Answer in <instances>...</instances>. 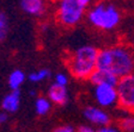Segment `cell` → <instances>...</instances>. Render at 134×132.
<instances>
[{
	"instance_id": "obj_19",
	"label": "cell",
	"mask_w": 134,
	"mask_h": 132,
	"mask_svg": "<svg viewBox=\"0 0 134 132\" xmlns=\"http://www.w3.org/2000/svg\"><path fill=\"white\" fill-rule=\"evenodd\" d=\"M77 131L78 132H98V130L93 129V127L90 126V125H81V126L78 127Z\"/></svg>"
},
{
	"instance_id": "obj_14",
	"label": "cell",
	"mask_w": 134,
	"mask_h": 132,
	"mask_svg": "<svg viewBox=\"0 0 134 132\" xmlns=\"http://www.w3.org/2000/svg\"><path fill=\"white\" fill-rule=\"evenodd\" d=\"M119 127L123 132H134V114L122 117L119 120Z\"/></svg>"
},
{
	"instance_id": "obj_16",
	"label": "cell",
	"mask_w": 134,
	"mask_h": 132,
	"mask_svg": "<svg viewBox=\"0 0 134 132\" xmlns=\"http://www.w3.org/2000/svg\"><path fill=\"white\" fill-rule=\"evenodd\" d=\"M8 32V20L4 12H0V42L6 38Z\"/></svg>"
},
{
	"instance_id": "obj_8",
	"label": "cell",
	"mask_w": 134,
	"mask_h": 132,
	"mask_svg": "<svg viewBox=\"0 0 134 132\" xmlns=\"http://www.w3.org/2000/svg\"><path fill=\"white\" fill-rule=\"evenodd\" d=\"M89 81L93 86H97V85H110V86L116 87L117 82H119V79H117L115 75L110 74V73L97 69V70H96V72L91 75V77L89 79Z\"/></svg>"
},
{
	"instance_id": "obj_11",
	"label": "cell",
	"mask_w": 134,
	"mask_h": 132,
	"mask_svg": "<svg viewBox=\"0 0 134 132\" xmlns=\"http://www.w3.org/2000/svg\"><path fill=\"white\" fill-rule=\"evenodd\" d=\"M1 106H3L4 112H17L20 106V91H11V93L5 95Z\"/></svg>"
},
{
	"instance_id": "obj_2",
	"label": "cell",
	"mask_w": 134,
	"mask_h": 132,
	"mask_svg": "<svg viewBox=\"0 0 134 132\" xmlns=\"http://www.w3.org/2000/svg\"><path fill=\"white\" fill-rule=\"evenodd\" d=\"M99 50L93 45H83L70 54L67 67L73 77L78 80H89L97 70Z\"/></svg>"
},
{
	"instance_id": "obj_13",
	"label": "cell",
	"mask_w": 134,
	"mask_h": 132,
	"mask_svg": "<svg viewBox=\"0 0 134 132\" xmlns=\"http://www.w3.org/2000/svg\"><path fill=\"white\" fill-rule=\"evenodd\" d=\"M52 108V102L49 99L44 96H37L35 100V111L38 116H46L48 114Z\"/></svg>"
},
{
	"instance_id": "obj_17",
	"label": "cell",
	"mask_w": 134,
	"mask_h": 132,
	"mask_svg": "<svg viewBox=\"0 0 134 132\" xmlns=\"http://www.w3.org/2000/svg\"><path fill=\"white\" fill-rule=\"evenodd\" d=\"M54 83L62 86V87H66L67 83H68V76L66 74H64V73H58L55 75V82Z\"/></svg>"
},
{
	"instance_id": "obj_21",
	"label": "cell",
	"mask_w": 134,
	"mask_h": 132,
	"mask_svg": "<svg viewBox=\"0 0 134 132\" xmlns=\"http://www.w3.org/2000/svg\"><path fill=\"white\" fill-rule=\"evenodd\" d=\"M8 119V114L6 112H0V124H5Z\"/></svg>"
},
{
	"instance_id": "obj_5",
	"label": "cell",
	"mask_w": 134,
	"mask_h": 132,
	"mask_svg": "<svg viewBox=\"0 0 134 132\" xmlns=\"http://www.w3.org/2000/svg\"><path fill=\"white\" fill-rule=\"evenodd\" d=\"M116 91L119 98L117 106L125 112L134 114V74L119 79Z\"/></svg>"
},
{
	"instance_id": "obj_4",
	"label": "cell",
	"mask_w": 134,
	"mask_h": 132,
	"mask_svg": "<svg viewBox=\"0 0 134 132\" xmlns=\"http://www.w3.org/2000/svg\"><path fill=\"white\" fill-rule=\"evenodd\" d=\"M90 4V0H62L56 8V19L66 28H73L84 18Z\"/></svg>"
},
{
	"instance_id": "obj_6",
	"label": "cell",
	"mask_w": 134,
	"mask_h": 132,
	"mask_svg": "<svg viewBox=\"0 0 134 132\" xmlns=\"http://www.w3.org/2000/svg\"><path fill=\"white\" fill-rule=\"evenodd\" d=\"M93 99L97 102L98 107L100 108H109L117 106L119 98H117L116 87L110 85H97L93 86L92 89Z\"/></svg>"
},
{
	"instance_id": "obj_20",
	"label": "cell",
	"mask_w": 134,
	"mask_h": 132,
	"mask_svg": "<svg viewBox=\"0 0 134 132\" xmlns=\"http://www.w3.org/2000/svg\"><path fill=\"white\" fill-rule=\"evenodd\" d=\"M98 132H121L120 129H117V127H114V126H104V127H100L98 130Z\"/></svg>"
},
{
	"instance_id": "obj_12",
	"label": "cell",
	"mask_w": 134,
	"mask_h": 132,
	"mask_svg": "<svg viewBox=\"0 0 134 132\" xmlns=\"http://www.w3.org/2000/svg\"><path fill=\"white\" fill-rule=\"evenodd\" d=\"M25 81V74L20 69H16L10 74L8 76V86L11 88V91H19L20 86Z\"/></svg>"
},
{
	"instance_id": "obj_1",
	"label": "cell",
	"mask_w": 134,
	"mask_h": 132,
	"mask_svg": "<svg viewBox=\"0 0 134 132\" xmlns=\"http://www.w3.org/2000/svg\"><path fill=\"white\" fill-rule=\"evenodd\" d=\"M97 69L117 79L134 74V50L129 45H113L99 50Z\"/></svg>"
},
{
	"instance_id": "obj_23",
	"label": "cell",
	"mask_w": 134,
	"mask_h": 132,
	"mask_svg": "<svg viewBox=\"0 0 134 132\" xmlns=\"http://www.w3.org/2000/svg\"><path fill=\"white\" fill-rule=\"evenodd\" d=\"M30 94H31V95H36V92H35V91H34V89H32V91L30 92Z\"/></svg>"
},
{
	"instance_id": "obj_7",
	"label": "cell",
	"mask_w": 134,
	"mask_h": 132,
	"mask_svg": "<svg viewBox=\"0 0 134 132\" xmlns=\"http://www.w3.org/2000/svg\"><path fill=\"white\" fill-rule=\"evenodd\" d=\"M83 114L87 121H90L93 125L99 126V129L104 126H109L110 121H111L109 113L103 108L98 107V106H87V107L84 108Z\"/></svg>"
},
{
	"instance_id": "obj_10",
	"label": "cell",
	"mask_w": 134,
	"mask_h": 132,
	"mask_svg": "<svg viewBox=\"0 0 134 132\" xmlns=\"http://www.w3.org/2000/svg\"><path fill=\"white\" fill-rule=\"evenodd\" d=\"M20 8L31 16H41L46 11V3L43 0H22Z\"/></svg>"
},
{
	"instance_id": "obj_9",
	"label": "cell",
	"mask_w": 134,
	"mask_h": 132,
	"mask_svg": "<svg viewBox=\"0 0 134 132\" xmlns=\"http://www.w3.org/2000/svg\"><path fill=\"white\" fill-rule=\"evenodd\" d=\"M48 98L50 102H54L56 105H65L68 101V93H67V88L59 86L56 83L49 87L48 89Z\"/></svg>"
},
{
	"instance_id": "obj_3",
	"label": "cell",
	"mask_w": 134,
	"mask_h": 132,
	"mask_svg": "<svg viewBox=\"0 0 134 132\" xmlns=\"http://www.w3.org/2000/svg\"><path fill=\"white\" fill-rule=\"evenodd\" d=\"M87 20L95 29L102 31H111L121 23L122 16L120 10L113 4L97 3L87 11Z\"/></svg>"
},
{
	"instance_id": "obj_15",
	"label": "cell",
	"mask_w": 134,
	"mask_h": 132,
	"mask_svg": "<svg viewBox=\"0 0 134 132\" xmlns=\"http://www.w3.org/2000/svg\"><path fill=\"white\" fill-rule=\"evenodd\" d=\"M50 76V72L48 69H40V70H36V72H32L30 75H29V80L31 82H41V81H44L46 79Z\"/></svg>"
},
{
	"instance_id": "obj_22",
	"label": "cell",
	"mask_w": 134,
	"mask_h": 132,
	"mask_svg": "<svg viewBox=\"0 0 134 132\" xmlns=\"http://www.w3.org/2000/svg\"><path fill=\"white\" fill-rule=\"evenodd\" d=\"M129 47L134 50V32H133V35H132V37H131V45H129Z\"/></svg>"
},
{
	"instance_id": "obj_18",
	"label": "cell",
	"mask_w": 134,
	"mask_h": 132,
	"mask_svg": "<svg viewBox=\"0 0 134 132\" xmlns=\"http://www.w3.org/2000/svg\"><path fill=\"white\" fill-rule=\"evenodd\" d=\"M53 132H75V130L72 125H60L55 127Z\"/></svg>"
}]
</instances>
